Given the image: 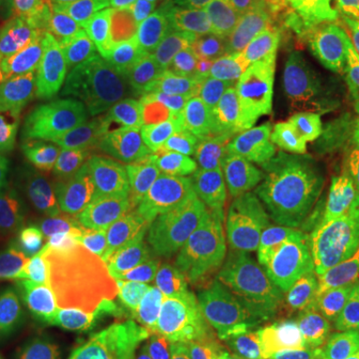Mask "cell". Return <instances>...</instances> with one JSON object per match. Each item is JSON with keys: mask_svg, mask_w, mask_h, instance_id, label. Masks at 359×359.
Masks as SVG:
<instances>
[{"mask_svg": "<svg viewBox=\"0 0 359 359\" xmlns=\"http://www.w3.org/2000/svg\"><path fill=\"white\" fill-rule=\"evenodd\" d=\"M311 11V4H299L295 0H273L257 18L271 44L280 48L308 25Z\"/></svg>", "mask_w": 359, "mask_h": 359, "instance_id": "cell-29", "label": "cell"}, {"mask_svg": "<svg viewBox=\"0 0 359 359\" xmlns=\"http://www.w3.org/2000/svg\"><path fill=\"white\" fill-rule=\"evenodd\" d=\"M42 297L52 318L84 344L106 339L120 306L118 292L86 280H52Z\"/></svg>", "mask_w": 359, "mask_h": 359, "instance_id": "cell-15", "label": "cell"}, {"mask_svg": "<svg viewBox=\"0 0 359 359\" xmlns=\"http://www.w3.org/2000/svg\"><path fill=\"white\" fill-rule=\"evenodd\" d=\"M208 238L218 250V262L226 252L230 256L282 257L287 250L282 205L264 196L245 198L216 219Z\"/></svg>", "mask_w": 359, "mask_h": 359, "instance_id": "cell-12", "label": "cell"}, {"mask_svg": "<svg viewBox=\"0 0 359 359\" xmlns=\"http://www.w3.org/2000/svg\"><path fill=\"white\" fill-rule=\"evenodd\" d=\"M273 0H218V14L228 18H254L268 8Z\"/></svg>", "mask_w": 359, "mask_h": 359, "instance_id": "cell-35", "label": "cell"}, {"mask_svg": "<svg viewBox=\"0 0 359 359\" xmlns=\"http://www.w3.org/2000/svg\"><path fill=\"white\" fill-rule=\"evenodd\" d=\"M351 13H359V0H341Z\"/></svg>", "mask_w": 359, "mask_h": 359, "instance_id": "cell-42", "label": "cell"}, {"mask_svg": "<svg viewBox=\"0 0 359 359\" xmlns=\"http://www.w3.org/2000/svg\"><path fill=\"white\" fill-rule=\"evenodd\" d=\"M88 108L72 146V190L78 198L106 196L120 182L134 150V126L114 80L90 65Z\"/></svg>", "mask_w": 359, "mask_h": 359, "instance_id": "cell-3", "label": "cell"}, {"mask_svg": "<svg viewBox=\"0 0 359 359\" xmlns=\"http://www.w3.org/2000/svg\"><path fill=\"white\" fill-rule=\"evenodd\" d=\"M104 25L102 0H26V32L50 39L78 62H94Z\"/></svg>", "mask_w": 359, "mask_h": 359, "instance_id": "cell-13", "label": "cell"}, {"mask_svg": "<svg viewBox=\"0 0 359 359\" xmlns=\"http://www.w3.org/2000/svg\"><path fill=\"white\" fill-rule=\"evenodd\" d=\"M313 359H359V353H347V351H337L332 347H320V351L313 355Z\"/></svg>", "mask_w": 359, "mask_h": 359, "instance_id": "cell-40", "label": "cell"}, {"mask_svg": "<svg viewBox=\"0 0 359 359\" xmlns=\"http://www.w3.org/2000/svg\"><path fill=\"white\" fill-rule=\"evenodd\" d=\"M216 262V245L208 233H200L176 244L172 242L104 285L112 287L122 297L182 302L196 295L204 273Z\"/></svg>", "mask_w": 359, "mask_h": 359, "instance_id": "cell-7", "label": "cell"}, {"mask_svg": "<svg viewBox=\"0 0 359 359\" xmlns=\"http://www.w3.org/2000/svg\"><path fill=\"white\" fill-rule=\"evenodd\" d=\"M16 344V321L0 309V359H13Z\"/></svg>", "mask_w": 359, "mask_h": 359, "instance_id": "cell-37", "label": "cell"}, {"mask_svg": "<svg viewBox=\"0 0 359 359\" xmlns=\"http://www.w3.org/2000/svg\"><path fill=\"white\" fill-rule=\"evenodd\" d=\"M118 92L140 140L194 110L192 92L168 58H162L146 74L118 84Z\"/></svg>", "mask_w": 359, "mask_h": 359, "instance_id": "cell-14", "label": "cell"}, {"mask_svg": "<svg viewBox=\"0 0 359 359\" xmlns=\"http://www.w3.org/2000/svg\"><path fill=\"white\" fill-rule=\"evenodd\" d=\"M0 32L18 39L26 32V0H0Z\"/></svg>", "mask_w": 359, "mask_h": 359, "instance_id": "cell-33", "label": "cell"}, {"mask_svg": "<svg viewBox=\"0 0 359 359\" xmlns=\"http://www.w3.org/2000/svg\"><path fill=\"white\" fill-rule=\"evenodd\" d=\"M278 48L268 39L259 18H228L222 30V65L228 90L256 82L273 72Z\"/></svg>", "mask_w": 359, "mask_h": 359, "instance_id": "cell-21", "label": "cell"}, {"mask_svg": "<svg viewBox=\"0 0 359 359\" xmlns=\"http://www.w3.org/2000/svg\"><path fill=\"white\" fill-rule=\"evenodd\" d=\"M295 2H299V4H316V2H320V0H295Z\"/></svg>", "mask_w": 359, "mask_h": 359, "instance_id": "cell-43", "label": "cell"}, {"mask_svg": "<svg viewBox=\"0 0 359 359\" xmlns=\"http://www.w3.org/2000/svg\"><path fill=\"white\" fill-rule=\"evenodd\" d=\"M332 140L346 146L349 150L359 152V104L344 118L341 126L337 128Z\"/></svg>", "mask_w": 359, "mask_h": 359, "instance_id": "cell-36", "label": "cell"}, {"mask_svg": "<svg viewBox=\"0 0 359 359\" xmlns=\"http://www.w3.org/2000/svg\"><path fill=\"white\" fill-rule=\"evenodd\" d=\"M82 62L66 56L50 39L25 32L0 52V112L30 108L60 86Z\"/></svg>", "mask_w": 359, "mask_h": 359, "instance_id": "cell-8", "label": "cell"}, {"mask_svg": "<svg viewBox=\"0 0 359 359\" xmlns=\"http://www.w3.org/2000/svg\"><path fill=\"white\" fill-rule=\"evenodd\" d=\"M308 308L313 332L323 347L359 353V306L318 299Z\"/></svg>", "mask_w": 359, "mask_h": 359, "instance_id": "cell-27", "label": "cell"}, {"mask_svg": "<svg viewBox=\"0 0 359 359\" xmlns=\"http://www.w3.org/2000/svg\"><path fill=\"white\" fill-rule=\"evenodd\" d=\"M309 182L359 192V152L330 140L318 158L306 168L297 184Z\"/></svg>", "mask_w": 359, "mask_h": 359, "instance_id": "cell-28", "label": "cell"}, {"mask_svg": "<svg viewBox=\"0 0 359 359\" xmlns=\"http://www.w3.org/2000/svg\"><path fill=\"white\" fill-rule=\"evenodd\" d=\"M218 14V0H154L132 11H104L106 20L136 28L162 54L194 25Z\"/></svg>", "mask_w": 359, "mask_h": 359, "instance_id": "cell-19", "label": "cell"}, {"mask_svg": "<svg viewBox=\"0 0 359 359\" xmlns=\"http://www.w3.org/2000/svg\"><path fill=\"white\" fill-rule=\"evenodd\" d=\"M154 0H102L104 11H132L138 6H146Z\"/></svg>", "mask_w": 359, "mask_h": 359, "instance_id": "cell-39", "label": "cell"}, {"mask_svg": "<svg viewBox=\"0 0 359 359\" xmlns=\"http://www.w3.org/2000/svg\"><path fill=\"white\" fill-rule=\"evenodd\" d=\"M168 208L146 196L78 210L52 231L44 276L48 280L108 283L144 257L174 242Z\"/></svg>", "mask_w": 359, "mask_h": 359, "instance_id": "cell-2", "label": "cell"}, {"mask_svg": "<svg viewBox=\"0 0 359 359\" xmlns=\"http://www.w3.org/2000/svg\"><path fill=\"white\" fill-rule=\"evenodd\" d=\"M126 359H184L174 323L148 349H144L142 353L134 355V358Z\"/></svg>", "mask_w": 359, "mask_h": 359, "instance_id": "cell-34", "label": "cell"}, {"mask_svg": "<svg viewBox=\"0 0 359 359\" xmlns=\"http://www.w3.org/2000/svg\"><path fill=\"white\" fill-rule=\"evenodd\" d=\"M174 327L184 359H257L252 332L228 318L188 309Z\"/></svg>", "mask_w": 359, "mask_h": 359, "instance_id": "cell-18", "label": "cell"}, {"mask_svg": "<svg viewBox=\"0 0 359 359\" xmlns=\"http://www.w3.org/2000/svg\"><path fill=\"white\" fill-rule=\"evenodd\" d=\"M292 108L294 104L283 98L276 86L273 74H269L256 82L228 90L212 120L240 148L254 156L257 144Z\"/></svg>", "mask_w": 359, "mask_h": 359, "instance_id": "cell-16", "label": "cell"}, {"mask_svg": "<svg viewBox=\"0 0 359 359\" xmlns=\"http://www.w3.org/2000/svg\"><path fill=\"white\" fill-rule=\"evenodd\" d=\"M90 65L82 62L60 86L30 108L4 116L2 140L8 160L70 144L76 138L92 94Z\"/></svg>", "mask_w": 359, "mask_h": 359, "instance_id": "cell-6", "label": "cell"}, {"mask_svg": "<svg viewBox=\"0 0 359 359\" xmlns=\"http://www.w3.org/2000/svg\"><path fill=\"white\" fill-rule=\"evenodd\" d=\"M320 299L359 306V264L344 269Z\"/></svg>", "mask_w": 359, "mask_h": 359, "instance_id": "cell-32", "label": "cell"}, {"mask_svg": "<svg viewBox=\"0 0 359 359\" xmlns=\"http://www.w3.org/2000/svg\"><path fill=\"white\" fill-rule=\"evenodd\" d=\"M39 233L0 226V304H20L28 295Z\"/></svg>", "mask_w": 359, "mask_h": 359, "instance_id": "cell-25", "label": "cell"}, {"mask_svg": "<svg viewBox=\"0 0 359 359\" xmlns=\"http://www.w3.org/2000/svg\"><path fill=\"white\" fill-rule=\"evenodd\" d=\"M287 190H294L302 198L316 202L327 212H332L344 226H359V192L358 190H341L323 184H297Z\"/></svg>", "mask_w": 359, "mask_h": 359, "instance_id": "cell-30", "label": "cell"}, {"mask_svg": "<svg viewBox=\"0 0 359 359\" xmlns=\"http://www.w3.org/2000/svg\"><path fill=\"white\" fill-rule=\"evenodd\" d=\"M285 224V244L287 250L316 248L327 244L339 236L344 224L332 212L311 200L302 198L294 190H285L280 196Z\"/></svg>", "mask_w": 359, "mask_h": 359, "instance_id": "cell-26", "label": "cell"}, {"mask_svg": "<svg viewBox=\"0 0 359 359\" xmlns=\"http://www.w3.org/2000/svg\"><path fill=\"white\" fill-rule=\"evenodd\" d=\"M280 264L292 292L311 306L344 269L359 264V226H344L339 236L327 244L285 250Z\"/></svg>", "mask_w": 359, "mask_h": 359, "instance_id": "cell-17", "label": "cell"}, {"mask_svg": "<svg viewBox=\"0 0 359 359\" xmlns=\"http://www.w3.org/2000/svg\"><path fill=\"white\" fill-rule=\"evenodd\" d=\"M304 106H294L271 126L254 150V160L266 184L276 192L297 186L306 168L330 144Z\"/></svg>", "mask_w": 359, "mask_h": 359, "instance_id": "cell-10", "label": "cell"}, {"mask_svg": "<svg viewBox=\"0 0 359 359\" xmlns=\"http://www.w3.org/2000/svg\"><path fill=\"white\" fill-rule=\"evenodd\" d=\"M72 190V146L8 160L0 168V226L39 233L42 219Z\"/></svg>", "mask_w": 359, "mask_h": 359, "instance_id": "cell-5", "label": "cell"}, {"mask_svg": "<svg viewBox=\"0 0 359 359\" xmlns=\"http://www.w3.org/2000/svg\"><path fill=\"white\" fill-rule=\"evenodd\" d=\"M222 30L224 16H210L186 30L164 54L208 118L216 114L228 92L222 65Z\"/></svg>", "mask_w": 359, "mask_h": 359, "instance_id": "cell-11", "label": "cell"}, {"mask_svg": "<svg viewBox=\"0 0 359 359\" xmlns=\"http://www.w3.org/2000/svg\"><path fill=\"white\" fill-rule=\"evenodd\" d=\"M252 158L212 118L192 110L138 142L124 190L162 200L182 231L200 230L245 200L256 184Z\"/></svg>", "mask_w": 359, "mask_h": 359, "instance_id": "cell-1", "label": "cell"}, {"mask_svg": "<svg viewBox=\"0 0 359 359\" xmlns=\"http://www.w3.org/2000/svg\"><path fill=\"white\" fill-rule=\"evenodd\" d=\"M344 60L332 16L323 8L316 20L278 48L271 74L287 102L306 106L321 82Z\"/></svg>", "mask_w": 359, "mask_h": 359, "instance_id": "cell-9", "label": "cell"}, {"mask_svg": "<svg viewBox=\"0 0 359 359\" xmlns=\"http://www.w3.org/2000/svg\"><path fill=\"white\" fill-rule=\"evenodd\" d=\"M2 120H4V116L0 112V168L8 162V152H6V146H4V140H2Z\"/></svg>", "mask_w": 359, "mask_h": 359, "instance_id": "cell-41", "label": "cell"}, {"mask_svg": "<svg viewBox=\"0 0 359 359\" xmlns=\"http://www.w3.org/2000/svg\"><path fill=\"white\" fill-rule=\"evenodd\" d=\"M359 104V62L344 60L330 76L321 82L316 94L304 106L316 126L334 138L337 128Z\"/></svg>", "mask_w": 359, "mask_h": 359, "instance_id": "cell-24", "label": "cell"}, {"mask_svg": "<svg viewBox=\"0 0 359 359\" xmlns=\"http://www.w3.org/2000/svg\"><path fill=\"white\" fill-rule=\"evenodd\" d=\"M325 11L332 16L344 58L359 62V13H351L341 0H332Z\"/></svg>", "mask_w": 359, "mask_h": 359, "instance_id": "cell-31", "label": "cell"}, {"mask_svg": "<svg viewBox=\"0 0 359 359\" xmlns=\"http://www.w3.org/2000/svg\"><path fill=\"white\" fill-rule=\"evenodd\" d=\"M252 339L257 359H313L321 347L308 306L273 323L254 327Z\"/></svg>", "mask_w": 359, "mask_h": 359, "instance_id": "cell-23", "label": "cell"}, {"mask_svg": "<svg viewBox=\"0 0 359 359\" xmlns=\"http://www.w3.org/2000/svg\"><path fill=\"white\" fill-rule=\"evenodd\" d=\"M162 58L164 54L136 28L106 20L94 65L102 66L118 86L146 74Z\"/></svg>", "mask_w": 359, "mask_h": 359, "instance_id": "cell-22", "label": "cell"}, {"mask_svg": "<svg viewBox=\"0 0 359 359\" xmlns=\"http://www.w3.org/2000/svg\"><path fill=\"white\" fill-rule=\"evenodd\" d=\"M46 359H96L90 355L88 351H84L82 347L74 346L70 341H54L48 346Z\"/></svg>", "mask_w": 359, "mask_h": 359, "instance_id": "cell-38", "label": "cell"}, {"mask_svg": "<svg viewBox=\"0 0 359 359\" xmlns=\"http://www.w3.org/2000/svg\"><path fill=\"white\" fill-rule=\"evenodd\" d=\"M194 297L252 327L268 325L306 308L285 282L280 257L268 256L219 259L205 271Z\"/></svg>", "mask_w": 359, "mask_h": 359, "instance_id": "cell-4", "label": "cell"}, {"mask_svg": "<svg viewBox=\"0 0 359 359\" xmlns=\"http://www.w3.org/2000/svg\"><path fill=\"white\" fill-rule=\"evenodd\" d=\"M182 313V302L122 297L106 344L122 359L134 358L154 344Z\"/></svg>", "mask_w": 359, "mask_h": 359, "instance_id": "cell-20", "label": "cell"}]
</instances>
